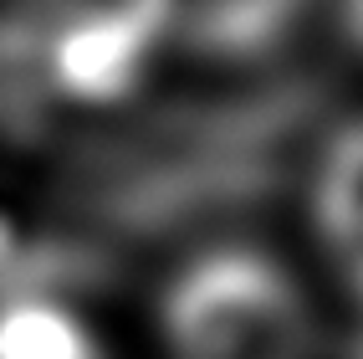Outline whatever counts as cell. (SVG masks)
<instances>
[{
    "mask_svg": "<svg viewBox=\"0 0 363 359\" xmlns=\"http://www.w3.org/2000/svg\"><path fill=\"white\" fill-rule=\"evenodd\" d=\"M328 231L353 277L363 282V129L343 139V149L333 154L328 170Z\"/></svg>",
    "mask_w": 363,
    "mask_h": 359,
    "instance_id": "1",
    "label": "cell"
}]
</instances>
